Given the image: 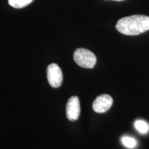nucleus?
I'll return each instance as SVG.
<instances>
[{"label":"nucleus","mask_w":149,"mask_h":149,"mask_svg":"<svg viewBox=\"0 0 149 149\" xmlns=\"http://www.w3.org/2000/svg\"><path fill=\"white\" fill-rule=\"evenodd\" d=\"M135 126L140 133L145 134L148 133L149 130V126L146 122L143 120H137L135 123Z\"/></svg>","instance_id":"nucleus-7"},{"label":"nucleus","mask_w":149,"mask_h":149,"mask_svg":"<svg viewBox=\"0 0 149 149\" xmlns=\"http://www.w3.org/2000/svg\"><path fill=\"white\" fill-rule=\"evenodd\" d=\"M74 61L77 65L84 68H93L96 64L95 54L86 48H78L73 54Z\"/></svg>","instance_id":"nucleus-2"},{"label":"nucleus","mask_w":149,"mask_h":149,"mask_svg":"<svg viewBox=\"0 0 149 149\" xmlns=\"http://www.w3.org/2000/svg\"><path fill=\"white\" fill-rule=\"evenodd\" d=\"M113 1H124V0H113Z\"/></svg>","instance_id":"nucleus-9"},{"label":"nucleus","mask_w":149,"mask_h":149,"mask_svg":"<svg viewBox=\"0 0 149 149\" xmlns=\"http://www.w3.org/2000/svg\"><path fill=\"white\" fill-rule=\"evenodd\" d=\"M33 0H8V3L15 8H22L31 3Z\"/></svg>","instance_id":"nucleus-6"},{"label":"nucleus","mask_w":149,"mask_h":149,"mask_svg":"<svg viewBox=\"0 0 149 149\" xmlns=\"http://www.w3.org/2000/svg\"><path fill=\"white\" fill-rule=\"evenodd\" d=\"M66 117L68 120L74 122L79 118L81 111L79 97L72 96L68 100L66 108Z\"/></svg>","instance_id":"nucleus-4"},{"label":"nucleus","mask_w":149,"mask_h":149,"mask_svg":"<svg viewBox=\"0 0 149 149\" xmlns=\"http://www.w3.org/2000/svg\"><path fill=\"white\" fill-rule=\"evenodd\" d=\"M113 102V98L109 95H101L93 102V109L95 112L98 113H106L111 109Z\"/></svg>","instance_id":"nucleus-5"},{"label":"nucleus","mask_w":149,"mask_h":149,"mask_svg":"<svg viewBox=\"0 0 149 149\" xmlns=\"http://www.w3.org/2000/svg\"><path fill=\"white\" fill-rule=\"evenodd\" d=\"M47 79L53 88H58L62 84L63 74L60 67L57 64H51L47 68Z\"/></svg>","instance_id":"nucleus-3"},{"label":"nucleus","mask_w":149,"mask_h":149,"mask_svg":"<svg viewBox=\"0 0 149 149\" xmlns=\"http://www.w3.org/2000/svg\"><path fill=\"white\" fill-rule=\"evenodd\" d=\"M116 29L126 35H138L149 30V17L135 15L120 19L117 22Z\"/></svg>","instance_id":"nucleus-1"},{"label":"nucleus","mask_w":149,"mask_h":149,"mask_svg":"<svg viewBox=\"0 0 149 149\" xmlns=\"http://www.w3.org/2000/svg\"><path fill=\"white\" fill-rule=\"evenodd\" d=\"M122 142L124 146L128 148H133L137 145V141H135V139L128 136L122 137Z\"/></svg>","instance_id":"nucleus-8"}]
</instances>
